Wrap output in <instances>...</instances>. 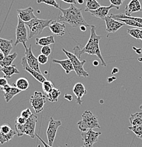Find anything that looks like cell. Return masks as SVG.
Listing matches in <instances>:
<instances>
[{"label":"cell","instance_id":"obj_7","mask_svg":"<svg viewBox=\"0 0 142 147\" xmlns=\"http://www.w3.org/2000/svg\"><path fill=\"white\" fill-rule=\"evenodd\" d=\"M28 31L26 27L25 22L18 17V25L16 30V42L14 45L16 46L19 43H21L23 44L24 47H26V42H28Z\"/></svg>","mask_w":142,"mask_h":147},{"label":"cell","instance_id":"obj_34","mask_svg":"<svg viewBox=\"0 0 142 147\" xmlns=\"http://www.w3.org/2000/svg\"><path fill=\"white\" fill-rule=\"evenodd\" d=\"M127 33L130 35L131 36L133 37L134 38L137 40L139 39V33H140V29L139 28H132V29H128Z\"/></svg>","mask_w":142,"mask_h":147},{"label":"cell","instance_id":"obj_39","mask_svg":"<svg viewBox=\"0 0 142 147\" xmlns=\"http://www.w3.org/2000/svg\"><path fill=\"white\" fill-rule=\"evenodd\" d=\"M27 119H26L24 117H21V115L19 116L16 118V120H15V123L16 124H19V125H24V124L26 122Z\"/></svg>","mask_w":142,"mask_h":147},{"label":"cell","instance_id":"obj_17","mask_svg":"<svg viewBox=\"0 0 142 147\" xmlns=\"http://www.w3.org/2000/svg\"><path fill=\"white\" fill-rule=\"evenodd\" d=\"M141 11L142 9L139 0H131L125 9V15L129 16H131L133 13Z\"/></svg>","mask_w":142,"mask_h":147},{"label":"cell","instance_id":"obj_19","mask_svg":"<svg viewBox=\"0 0 142 147\" xmlns=\"http://www.w3.org/2000/svg\"><path fill=\"white\" fill-rule=\"evenodd\" d=\"M52 62L55 64H58L61 65V67L63 68L67 74H69L71 71H74V67L71 61L69 59H63V60H58V59H52Z\"/></svg>","mask_w":142,"mask_h":147},{"label":"cell","instance_id":"obj_35","mask_svg":"<svg viewBox=\"0 0 142 147\" xmlns=\"http://www.w3.org/2000/svg\"><path fill=\"white\" fill-rule=\"evenodd\" d=\"M12 130L9 124H4L0 126V133L2 134H8Z\"/></svg>","mask_w":142,"mask_h":147},{"label":"cell","instance_id":"obj_11","mask_svg":"<svg viewBox=\"0 0 142 147\" xmlns=\"http://www.w3.org/2000/svg\"><path fill=\"white\" fill-rule=\"evenodd\" d=\"M26 52H25V57L26 59L27 62H28V65L30 66L31 68L37 71L38 72L41 73L40 70V63L38 62V58L35 57L33 55V52H32V46L30 45V47H25Z\"/></svg>","mask_w":142,"mask_h":147},{"label":"cell","instance_id":"obj_57","mask_svg":"<svg viewBox=\"0 0 142 147\" xmlns=\"http://www.w3.org/2000/svg\"><path fill=\"white\" fill-rule=\"evenodd\" d=\"M0 52H1V49H0Z\"/></svg>","mask_w":142,"mask_h":147},{"label":"cell","instance_id":"obj_15","mask_svg":"<svg viewBox=\"0 0 142 147\" xmlns=\"http://www.w3.org/2000/svg\"><path fill=\"white\" fill-rule=\"evenodd\" d=\"M49 28L51 30L52 34L56 36H63L65 33V24H62L57 21H52L49 25Z\"/></svg>","mask_w":142,"mask_h":147},{"label":"cell","instance_id":"obj_46","mask_svg":"<svg viewBox=\"0 0 142 147\" xmlns=\"http://www.w3.org/2000/svg\"><path fill=\"white\" fill-rule=\"evenodd\" d=\"M4 57H5V55L1 51L0 52V62H1L4 59Z\"/></svg>","mask_w":142,"mask_h":147},{"label":"cell","instance_id":"obj_21","mask_svg":"<svg viewBox=\"0 0 142 147\" xmlns=\"http://www.w3.org/2000/svg\"><path fill=\"white\" fill-rule=\"evenodd\" d=\"M0 71L4 73V76L7 79H10L12 75L19 74V71L17 69L16 66L15 64H11L8 67H1V68H0Z\"/></svg>","mask_w":142,"mask_h":147},{"label":"cell","instance_id":"obj_40","mask_svg":"<svg viewBox=\"0 0 142 147\" xmlns=\"http://www.w3.org/2000/svg\"><path fill=\"white\" fill-rule=\"evenodd\" d=\"M125 0H110L111 4L114 6H117V7H120L122 4V3L125 1Z\"/></svg>","mask_w":142,"mask_h":147},{"label":"cell","instance_id":"obj_36","mask_svg":"<svg viewBox=\"0 0 142 147\" xmlns=\"http://www.w3.org/2000/svg\"><path fill=\"white\" fill-rule=\"evenodd\" d=\"M38 60L40 64H45L48 62V57L46 55L40 54L38 57Z\"/></svg>","mask_w":142,"mask_h":147},{"label":"cell","instance_id":"obj_43","mask_svg":"<svg viewBox=\"0 0 142 147\" xmlns=\"http://www.w3.org/2000/svg\"><path fill=\"white\" fill-rule=\"evenodd\" d=\"M36 137H37V138L38 139H39L40 141L41 142H42V144H43V145H44V146L45 147H52V146H50V145L48 144H47V143H45V142H44V140L43 139H42V138H40V136H38V134H36Z\"/></svg>","mask_w":142,"mask_h":147},{"label":"cell","instance_id":"obj_24","mask_svg":"<svg viewBox=\"0 0 142 147\" xmlns=\"http://www.w3.org/2000/svg\"><path fill=\"white\" fill-rule=\"evenodd\" d=\"M21 91L19 90V88H17L16 87L13 86H11V88L8 91L6 92V93H4V98H5V100L7 102H9V101L14 97L16 95L19 94V93H21Z\"/></svg>","mask_w":142,"mask_h":147},{"label":"cell","instance_id":"obj_14","mask_svg":"<svg viewBox=\"0 0 142 147\" xmlns=\"http://www.w3.org/2000/svg\"><path fill=\"white\" fill-rule=\"evenodd\" d=\"M112 8L119 9H120V7H117V6L112 5V4H110V5L108 6V7H104V6L102 7L101 6V7H99V8L96 9V10L89 11L88 12H90L91 14L92 15V16H95V17L100 18V19L102 20H104L105 17L108 16V13H109L110 10Z\"/></svg>","mask_w":142,"mask_h":147},{"label":"cell","instance_id":"obj_26","mask_svg":"<svg viewBox=\"0 0 142 147\" xmlns=\"http://www.w3.org/2000/svg\"><path fill=\"white\" fill-rule=\"evenodd\" d=\"M129 122L132 126L141 125L142 124V112H138L132 114L129 117Z\"/></svg>","mask_w":142,"mask_h":147},{"label":"cell","instance_id":"obj_29","mask_svg":"<svg viewBox=\"0 0 142 147\" xmlns=\"http://www.w3.org/2000/svg\"><path fill=\"white\" fill-rule=\"evenodd\" d=\"M61 95V91L57 88H54L50 93L47 95V99L50 102H57L59 99V96Z\"/></svg>","mask_w":142,"mask_h":147},{"label":"cell","instance_id":"obj_50","mask_svg":"<svg viewBox=\"0 0 142 147\" xmlns=\"http://www.w3.org/2000/svg\"><path fill=\"white\" fill-rule=\"evenodd\" d=\"M94 66H98L99 65V62L97 60H94Z\"/></svg>","mask_w":142,"mask_h":147},{"label":"cell","instance_id":"obj_37","mask_svg":"<svg viewBox=\"0 0 142 147\" xmlns=\"http://www.w3.org/2000/svg\"><path fill=\"white\" fill-rule=\"evenodd\" d=\"M51 52L52 50L49 45L43 46V47H42V48H41V54L46 55L47 57L51 54Z\"/></svg>","mask_w":142,"mask_h":147},{"label":"cell","instance_id":"obj_49","mask_svg":"<svg viewBox=\"0 0 142 147\" xmlns=\"http://www.w3.org/2000/svg\"><path fill=\"white\" fill-rule=\"evenodd\" d=\"M119 71V69L117 68H114L113 69V70H112V74H114V73H117V72H118Z\"/></svg>","mask_w":142,"mask_h":147},{"label":"cell","instance_id":"obj_52","mask_svg":"<svg viewBox=\"0 0 142 147\" xmlns=\"http://www.w3.org/2000/svg\"><path fill=\"white\" fill-rule=\"evenodd\" d=\"M139 39L142 41V30H140V33H139Z\"/></svg>","mask_w":142,"mask_h":147},{"label":"cell","instance_id":"obj_41","mask_svg":"<svg viewBox=\"0 0 142 147\" xmlns=\"http://www.w3.org/2000/svg\"><path fill=\"white\" fill-rule=\"evenodd\" d=\"M8 84V81H7V78L4 77H0V87H3Z\"/></svg>","mask_w":142,"mask_h":147},{"label":"cell","instance_id":"obj_12","mask_svg":"<svg viewBox=\"0 0 142 147\" xmlns=\"http://www.w3.org/2000/svg\"><path fill=\"white\" fill-rule=\"evenodd\" d=\"M106 25V31L108 33H114L119 30L121 27L125 25L122 22L117 21L112 18L111 16H108L104 19Z\"/></svg>","mask_w":142,"mask_h":147},{"label":"cell","instance_id":"obj_32","mask_svg":"<svg viewBox=\"0 0 142 147\" xmlns=\"http://www.w3.org/2000/svg\"><path fill=\"white\" fill-rule=\"evenodd\" d=\"M129 130L132 131L137 137L142 139V124L141 125H136V126H131L128 127Z\"/></svg>","mask_w":142,"mask_h":147},{"label":"cell","instance_id":"obj_1","mask_svg":"<svg viewBox=\"0 0 142 147\" xmlns=\"http://www.w3.org/2000/svg\"><path fill=\"white\" fill-rule=\"evenodd\" d=\"M62 14L59 15L57 18L59 22L67 23L72 28L79 27L81 26H85L87 27H91V25L85 21L81 12V9L76 7L74 4H71L69 8L62 9L59 7Z\"/></svg>","mask_w":142,"mask_h":147},{"label":"cell","instance_id":"obj_8","mask_svg":"<svg viewBox=\"0 0 142 147\" xmlns=\"http://www.w3.org/2000/svg\"><path fill=\"white\" fill-rule=\"evenodd\" d=\"M30 102L35 112L39 114L44 109V105L46 102V96L42 92L35 91L34 94L30 97Z\"/></svg>","mask_w":142,"mask_h":147},{"label":"cell","instance_id":"obj_5","mask_svg":"<svg viewBox=\"0 0 142 147\" xmlns=\"http://www.w3.org/2000/svg\"><path fill=\"white\" fill-rule=\"evenodd\" d=\"M51 22L52 20L40 19L37 17L28 22H26L25 24L28 27L29 32H30L28 38H32L33 36L41 34L44 29L46 27H48Z\"/></svg>","mask_w":142,"mask_h":147},{"label":"cell","instance_id":"obj_45","mask_svg":"<svg viewBox=\"0 0 142 147\" xmlns=\"http://www.w3.org/2000/svg\"><path fill=\"white\" fill-rule=\"evenodd\" d=\"M65 98L66 99H67V100H73V98H72V96H71V95H69V94H65Z\"/></svg>","mask_w":142,"mask_h":147},{"label":"cell","instance_id":"obj_16","mask_svg":"<svg viewBox=\"0 0 142 147\" xmlns=\"http://www.w3.org/2000/svg\"><path fill=\"white\" fill-rule=\"evenodd\" d=\"M34 10L31 7H29L27 9H17L18 17H19L24 22H28L32 19H34L36 16L33 13Z\"/></svg>","mask_w":142,"mask_h":147},{"label":"cell","instance_id":"obj_23","mask_svg":"<svg viewBox=\"0 0 142 147\" xmlns=\"http://www.w3.org/2000/svg\"><path fill=\"white\" fill-rule=\"evenodd\" d=\"M55 38L53 36H50L47 37H42V38H36V44L38 45H40L42 47L43 46L50 45L51 44L55 43Z\"/></svg>","mask_w":142,"mask_h":147},{"label":"cell","instance_id":"obj_30","mask_svg":"<svg viewBox=\"0 0 142 147\" xmlns=\"http://www.w3.org/2000/svg\"><path fill=\"white\" fill-rule=\"evenodd\" d=\"M42 90H43L44 93H46L47 95L48 94V93H50V92L52 91L53 88H55L52 82L48 80H46L45 82L42 83Z\"/></svg>","mask_w":142,"mask_h":147},{"label":"cell","instance_id":"obj_54","mask_svg":"<svg viewBox=\"0 0 142 147\" xmlns=\"http://www.w3.org/2000/svg\"><path fill=\"white\" fill-rule=\"evenodd\" d=\"M139 60L141 61V62H142V58H139Z\"/></svg>","mask_w":142,"mask_h":147},{"label":"cell","instance_id":"obj_4","mask_svg":"<svg viewBox=\"0 0 142 147\" xmlns=\"http://www.w3.org/2000/svg\"><path fill=\"white\" fill-rule=\"evenodd\" d=\"M78 127L81 131H85L89 129H100L98 118L90 110H85L82 114L81 119L77 123Z\"/></svg>","mask_w":142,"mask_h":147},{"label":"cell","instance_id":"obj_53","mask_svg":"<svg viewBox=\"0 0 142 147\" xmlns=\"http://www.w3.org/2000/svg\"><path fill=\"white\" fill-rule=\"evenodd\" d=\"M139 108H140V109H141V110H142V104H141V105H140Z\"/></svg>","mask_w":142,"mask_h":147},{"label":"cell","instance_id":"obj_3","mask_svg":"<svg viewBox=\"0 0 142 147\" xmlns=\"http://www.w3.org/2000/svg\"><path fill=\"white\" fill-rule=\"evenodd\" d=\"M37 121V116L36 115L32 114V115L27 119L26 122L24 125H19V124L15 123V130H16L18 137H22L24 134H26L32 139H34L36 137L35 129H36Z\"/></svg>","mask_w":142,"mask_h":147},{"label":"cell","instance_id":"obj_47","mask_svg":"<svg viewBox=\"0 0 142 147\" xmlns=\"http://www.w3.org/2000/svg\"><path fill=\"white\" fill-rule=\"evenodd\" d=\"M87 29V26H81L80 27V30H81V31H85Z\"/></svg>","mask_w":142,"mask_h":147},{"label":"cell","instance_id":"obj_48","mask_svg":"<svg viewBox=\"0 0 142 147\" xmlns=\"http://www.w3.org/2000/svg\"><path fill=\"white\" fill-rule=\"evenodd\" d=\"M115 79H116V77H110V78H108V82H109V83H110V82H112V81L115 80Z\"/></svg>","mask_w":142,"mask_h":147},{"label":"cell","instance_id":"obj_22","mask_svg":"<svg viewBox=\"0 0 142 147\" xmlns=\"http://www.w3.org/2000/svg\"><path fill=\"white\" fill-rule=\"evenodd\" d=\"M29 82L26 78L21 77L19 79H18L16 80V82L15 84H12L13 86L16 87L17 88H19V90H21V91H26L29 87Z\"/></svg>","mask_w":142,"mask_h":147},{"label":"cell","instance_id":"obj_31","mask_svg":"<svg viewBox=\"0 0 142 147\" xmlns=\"http://www.w3.org/2000/svg\"><path fill=\"white\" fill-rule=\"evenodd\" d=\"M117 21H120V22H122L125 24L127 26H134V27H137V28H142V24L140 23L137 22V21H134L132 19H117Z\"/></svg>","mask_w":142,"mask_h":147},{"label":"cell","instance_id":"obj_9","mask_svg":"<svg viewBox=\"0 0 142 147\" xmlns=\"http://www.w3.org/2000/svg\"><path fill=\"white\" fill-rule=\"evenodd\" d=\"M62 125V122L60 120H55L53 117H50L49 121V125L46 130V134L47 138V144L50 146H52L55 142L56 134L58 128Z\"/></svg>","mask_w":142,"mask_h":147},{"label":"cell","instance_id":"obj_10","mask_svg":"<svg viewBox=\"0 0 142 147\" xmlns=\"http://www.w3.org/2000/svg\"><path fill=\"white\" fill-rule=\"evenodd\" d=\"M101 134L100 131H95L93 129H89L85 131H81V136L85 147H93L95 143L98 142L99 136Z\"/></svg>","mask_w":142,"mask_h":147},{"label":"cell","instance_id":"obj_13","mask_svg":"<svg viewBox=\"0 0 142 147\" xmlns=\"http://www.w3.org/2000/svg\"><path fill=\"white\" fill-rule=\"evenodd\" d=\"M21 65H22L23 68H24V70H26V71H28L29 74H31L32 76L36 79V80L38 81L39 82H40L41 84H42L44 82L46 81V79H45V77L42 74L38 72L37 71L33 69V68H31V67L28 65L25 56L22 58V60H21Z\"/></svg>","mask_w":142,"mask_h":147},{"label":"cell","instance_id":"obj_51","mask_svg":"<svg viewBox=\"0 0 142 147\" xmlns=\"http://www.w3.org/2000/svg\"><path fill=\"white\" fill-rule=\"evenodd\" d=\"M77 2L79 3V4H82L84 2V0H77Z\"/></svg>","mask_w":142,"mask_h":147},{"label":"cell","instance_id":"obj_25","mask_svg":"<svg viewBox=\"0 0 142 147\" xmlns=\"http://www.w3.org/2000/svg\"><path fill=\"white\" fill-rule=\"evenodd\" d=\"M17 55V53H13V54H9V55H7V56H6L4 57V59L1 62H0V67H4L11 65L12 62L15 60Z\"/></svg>","mask_w":142,"mask_h":147},{"label":"cell","instance_id":"obj_38","mask_svg":"<svg viewBox=\"0 0 142 147\" xmlns=\"http://www.w3.org/2000/svg\"><path fill=\"white\" fill-rule=\"evenodd\" d=\"M31 115H32V112L30 108H26V110H23L21 113V117H24V118L26 119H28Z\"/></svg>","mask_w":142,"mask_h":147},{"label":"cell","instance_id":"obj_20","mask_svg":"<svg viewBox=\"0 0 142 147\" xmlns=\"http://www.w3.org/2000/svg\"><path fill=\"white\" fill-rule=\"evenodd\" d=\"M12 43H13L12 40H9L0 38V49H1V51L5 55V57L9 55L10 52L11 51L12 48H13Z\"/></svg>","mask_w":142,"mask_h":147},{"label":"cell","instance_id":"obj_42","mask_svg":"<svg viewBox=\"0 0 142 147\" xmlns=\"http://www.w3.org/2000/svg\"><path fill=\"white\" fill-rule=\"evenodd\" d=\"M11 88V86L9 85V84H7L6 86H4L1 87V91H4V93H6V92L8 91Z\"/></svg>","mask_w":142,"mask_h":147},{"label":"cell","instance_id":"obj_33","mask_svg":"<svg viewBox=\"0 0 142 147\" xmlns=\"http://www.w3.org/2000/svg\"><path fill=\"white\" fill-rule=\"evenodd\" d=\"M37 3L38 4L44 3V4H47L49 6H52L57 9H59V7H60L56 1V0H37Z\"/></svg>","mask_w":142,"mask_h":147},{"label":"cell","instance_id":"obj_55","mask_svg":"<svg viewBox=\"0 0 142 147\" xmlns=\"http://www.w3.org/2000/svg\"><path fill=\"white\" fill-rule=\"evenodd\" d=\"M38 147H42V146H41L40 145H39V144H38Z\"/></svg>","mask_w":142,"mask_h":147},{"label":"cell","instance_id":"obj_44","mask_svg":"<svg viewBox=\"0 0 142 147\" xmlns=\"http://www.w3.org/2000/svg\"><path fill=\"white\" fill-rule=\"evenodd\" d=\"M61 1L70 4H76V3L77 2V0H61Z\"/></svg>","mask_w":142,"mask_h":147},{"label":"cell","instance_id":"obj_6","mask_svg":"<svg viewBox=\"0 0 142 147\" xmlns=\"http://www.w3.org/2000/svg\"><path fill=\"white\" fill-rule=\"evenodd\" d=\"M64 53H65L67 57L71 61L74 67V69L75 71L78 76H83V77H88L89 76L88 73L86 71H85L84 68H83V65L85 63V60L80 61L79 59V57L75 54L70 53V52L67 51L65 48L62 49Z\"/></svg>","mask_w":142,"mask_h":147},{"label":"cell","instance_id":"obj_28","mask_svg":"<svg viewBox=\"0 0 142 147\" xmlns=\"http://www.w3.org/2000/svg\"><path fill=\"white\" fill-rule=\"evenodd\" d=\"M100 7V4L96 0H86L85 11L88 12L89 11H95Z\"/></svg>","mask_w":142,"mask_h":147},{"label":"cell","instance_id":"obj_18","mask_svg":"<svg viewBox=\"0 0 142 147\" xmlns=\"http://www.w3.org/2000/svg\"><path fill=\"white\" fill-rule=\"evenodd\" d=\"M73 92L76 98V102L79 105H81L82 100L81 98L86 93L85 86L82 83H76L73 88Z\"/></svg>","mask_w":142,"mask_h":147},{"label":"cell","instance_id":"obj_27","mask_svg":"<svg viewBox=\"0 0 142 147\" xmlns=\"http://www.w3.org/2000/svg\"><path fill=\"white\" fill-rule=\"evenodd\" d=\"M16 134V130H13L10 131L8 134H2V133H0V144H4L6 142H9L10 140H11L13 139V137Z\"/></svg>","mask_w":142,"mask_h":147},{"label":"cell","instance_id":"obj_2","mask_svg":"<svg viewBox=\"0 0 142 147\" xmlns=\"http://www.w3.org/2000/svg\"><path fill=\"white\" fill-rule=\"evenodd\" d=\"M96 27L95 26H91V36H90V38L86 45L81 50L79 49L78 46H76L74 48V50L76 53H78V57H79L82 54H84V53L91 55H96L101 61V65L106 67L107 64L105 63L103 57H102L100 47H99V42H100L102 36L96 34Z\"/></svg>","mask_w":142,"mask_h":147},{"label":"cell","instance_id":"obj_56","mask_svg":"<svg viewBox=\"0 0 142 147\" xmlns=\"http://www.w3.org/2000/svg\"><path fill=\"white\" fill-rule=\"evenodd\" d=\"M71 147H74V146H71ZM81 147H85L84 146H81Z\"/></svg>","mask_w":142,"mask_h":147}]
</instances>
